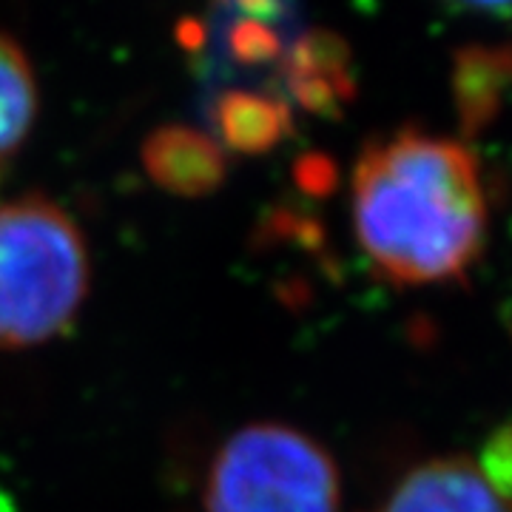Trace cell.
I'll list each match as a JSON object with an SVG mask.
<instances>
[{
    "mask_svg": "<svg viewBox=\"0 0 512 512\" xmlns=\"http://www.w3.org/2000/svg\"><path fill=\"white\" fill-rule=\"evenodd\" d=\"M350 214L359 251L396 288L464 285L490 242V185L464 140L399 128L353 165Z\"/></svg>",
    "mask_w": 512,
    "mask_h": 512,
    "instance_id": "obj_1",
    "label": "cell"
},
{
    "mask_svg": "<svg viewBox=\"0 0 512 512\" xmlns=\"http://www.w3.org/2000/svg\"><path fill=\"white\" fill-rule=\"evenodd\" d=\"M89 291V251L74 220L46 197L0 202V350L55 339Z\"/></svg>",
    "mask_w": 512,
    "mask_h": 512,
    "instance_id": "obj_2",
    "label": "cell"
},
{
    "mask_svg": "<svg viewBox=\"0 0 512 512\" xmlns=\"http://www.w3.org/2000/svg\"><path fill=\"white\" fill-rule=\"evenodd\" d=\"M205 512H339L342 478L328 450L288 424H248L220 447Z\"/></svg>",
    "mask_w": 512,
    "mask_h": 512,
    "instance_id": "obj_3",
    "label": "cell"
},
{
    "mask_svg": "<svg viewBox=\"0 0 512 512\" xmlns=\"http://www.w3.org/2000/svg\"><path fill=\"white\" fill-rule=\"evenodd\" d=\"M376 512H512L473 456H439L416 464L384 495Z\"/></svg>",
    "mask_w": 512,
    "mask_h": 512,
    "instance_id": "obj_4",
    "label": "cell"
},
{
    "mask_svg": "<svg viewBox=\"0 0 512 512\" xmlns=\"http://www.w3.org/2000/svg\"><path fill=\"white\" fill-rule=\"evenodd\" d=\"M151 183L177 197H208L228 174L220 143L191 126L157 128L143 146Z\"/></svg>",
    "mask_w": 512,
    "mask_h": 512,
    "instance_id": "obj_5",
    "label": "cell"
},
{
    "mask_svg": "<svg viewBox=\"0 0 512 512\" xmlns=\"http://www.w3.org/2000/svg\"><path fill=\"white\" fill-rule=\"evenodd\" d=\"M293 97L316 114H336L353 97L348 49L330 35L302 37L288 60Z\"/></svg>",
    "mask_w": 512,
    "mask_h": 512,
    "instance_id": "obj_6",
    "label": "cell"
},
{
    "mask_svg": "<svg viewBox=\"0 0 512 512\" xmlns=\"http://www.w3.org/2000/svg\"><path fill=\"white\" fill-rule=\"evenodd\" d=\"M291 111L282 100L254 92H225L214 106L220 148L265 154L291 134Z\"/></svg>",
    "mask_w": 512,
    "mask_h": 512,
    "instance_id": "obj_7",
    "label": "cell"
},
{
    "mask_svg": "<svg viewBox=\"0 0 512 512\" xmlns=\"http://www.w3.org/2000/svg\"><path fill=\"white\" fill-rule=\"evenodd\" d=\"M37 114L32 66L15 40L0 35V174L29 137Z\"/></svg>",
    "mask_w": 512,
    "mask_h": 512,
    "instance_id": "obj_8",
    "label": "cell"
},
{
    "mask_svg": "<svg viewBox=\"0 0 512 512\" xmlns=\"http://www.w3.org/2000/svg\"><path fill=\"white\" fill-rule=\"evenodd\" d=\"M510 77L512 49H470L458 57V106L467 126H476L490 114L493 100Z\"/></svg>",
    "mask_w": 512,
    "mask_h": 512,
    "instance_id": "obj_9",
    "label": "cell"
},
{
    "mask_svg": "<svg viewBox=\"0 0 512 512\" xmlns=\"http://www.w3.org/2000/svg\"><path fill=\"white\" fill-rule=\"evenodd\" d=\"M478 464L495 487L507 498H512V421L498 427L490 436L484 453L478 456Z\"/></svg>",
    "mask_w": 512,
    "mask_h": 512,
    "instance_id": "obj_10",
    "label": "cell"
},
{
    "mask_svg": "<svg viewBox=\"0 0 512 512\" xmlns=\"http://www.w3.org/2000/svg\"><path fill=\"white\" fill-rule=\"evenodd\" d=\"M456 3L461 9H473V12H510L512 0H447Z\"/></svg>",
    "mask_w": 512,
    "mask_h": 512,
    "instance_id": "obj_11",
    "label": "cell"
}]
</instances>
